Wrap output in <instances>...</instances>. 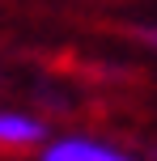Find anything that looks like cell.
Here are the masks:
<instances>
[{
    "instance_id": "6da1fadb",
    "label": "cell",
    "mask_w": 157,
    "mask_h": 161,
    "mask_svg": "<svg viewBox=\"0 0 157 161\" xmlns=\"http://www.w3.org/2000/svg\"><path fill=\"white\" fill-rule=\"evenodd\" d=\"M42 161H136L132 153L115 148L110 140H93V136H59L42 144Z\"/></svg>"
},
{
    "instance_id": "7a4b0ae2",
    "label": "cell",
    "mask_w": 157,
    "mask_h": 161,
    "mask_svg": "<svg viewBox=\"0 0 157 161\" xmlns=\"http://www.w3.org/2000/svg\"><path fill=\"white\" fill-rule=\"evenodd\" d=\"M42 140H51L42 119L21 114V110H0V144L4 148H34Z\"/></svg>"
}]
</instances>
